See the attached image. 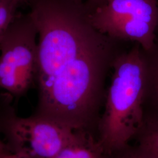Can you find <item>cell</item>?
<instances>
[{
	"mask_svg": "<svg viewBox=\"0 0 158 158\" xmlns=\"http://www.w3.org/2000/svg\"><path fill=\"white\" fill-rule=\"evenodd\" d=\"M78 2H83L90 12L96 8L104 5L107 0H75Z\"/></svg>",
	"mask_w": 158,
	"mask_h": 158,
	"instance_id": "obj_11",
	"label": "cell"
},
{
	"mask_svg": "<svg viewBox=\"0 0 158 158\" xmlns=\"http://www.w3.org/2000/svg\"><path fill=\"white\" fill-rule=\"evenodd\" d=\"M10 152V150L6 143L2 141L0 138V155Z\"/></svg>",
	"mask_w": 158,
	"mask_h": 158,
	"instance_id": "obj_13",
	"label": "cell"
},
{
	"mask_svg": "<svg viewBox=\"0 0 158 158\" xmlns=\"http://www.w3.org/2000/svg\"><path fill=\"white\" fill-rule=\"evenodd\" d=\"M0 158H29L23 155L15 153L8 152L4 153L3 155H0Z\"/></svg>",
	"mask_w": 158,
	"mask_h": 158,
	"instance_id": "obj_12",
	"label": "cell"
},
{
	"mask_svg": "<svg viewBox=\"0 0 158 158\" xmlns=\"http://www.w3.org/2000/svg\"><path fill=\"white\" fill-rule=\"evenodd\" d=\"M38 31L30 14H17L0 40V87L21 97L36 84Z\"/></svg>",
	"mask_w": 158,
	"mask_h": 158,
	"instance_id": "obj_3",
	"label": "cell"
},
{
	"mask_svg": "<svg viewBox=\"0 0 158 158\" xmlns=\"http://www.w3.org/2000/svg\"><path fill=\"white\" fill-rule=\"evenodd\" d=\"M107 155L89 132L77 131L73 139L55 158H107Z\"/></svg>",
	"mask_w": 158,
	"mask_h": 158,
	"instance_id": "obj_7",
	"label": "cell"
},
{
	"mask_svg": "<svg viewBox=\"0 0 158 158\" xmlns=\"http://www.w3.org/2000/svg\"><path fill=\"white\" fill-rule=\"evenodd\" d=\"M21 1H22V2H23V3H26V2H27V0H21Z\"/></svg>",
	"mask_w": 158,
	"mask_h": 158,
	"instance_id": "obj_14",
	"label": "cell"
},
{
	"mask_svg": "<svg viewBox=\"0 0 158 158\" xmlns=\"http://www.w3.org/2000/svg\"><path fill=\"white\" fill-rule=\"evenodd\" d=\"M93 27L109 36L150 48L158 25V0H107L90 14Z\"/></svg>",
	"mask_w": 158,
	"mask_h": 158,
	"instance_id": "obj_4",
	"label": "cell"
},
{
	"mask_svg": "<svg viewBox=\"0 0 158 158\" xmlns=\"http://www.w3.org/2000/svg\"><path fill=\"white\" fill-rule=\"evenodd\" d=\"M21 0H0V40L17 15Z\"/></svg>",
	"mask_w": 158,
	"mask_h": 158,
	"instance_id": "obj_9",
	"label": "cell"
},
{
	"mask_svg": "<svg viewBox=\"0 0 158 158\" xmlns=\"http://www.w3.org/2000/svg\"><path fill=\"white\" fill-rule=\"evenodd\" d=\"M2 124L10 151L29 158H55L77 132L35 114L19 117L12 108L7 110Z\"/></svg>",
	"mask_w": 158,
	"mask_h": 158,
	"instance_id": "obj_5",
	"label": "cell"
},
{
	"mask_svg": "<svg viewBox=\"0 0 158 158\" xmlns=\"http://www.w3.org/2000/svg\"><path fill=\"white\" fill-rule=\"evenodd\" d=\"M98 123V142L108 155L130 147L144 118V65L141 47L134 43L117 59Z\"/></svg>",
	"mask_w": 158,
	"mask_h": 158,
	"instance_id": "obj_2",
	"label": "cell"
},
{
	"mask_svg": "<svg viewBox=\"0 0 158 158\" xmlns=\"http://www.w3.org/2000/svg\"><path fill=\"white\" fill-rule=\"evenodd\" d=\"M107 158H145L135 148H127L118 152L107 155Z\"/></svg>",
	"mask_w": 158,
	"mask_h": 158,
	"instance_id": "obj_10",
	"label": "cell"
},
{
	"mask_svg": "<svg viewBox=\"0 0 158 158\" xmlns=\"http://www.w3.org/2000/svg\"><path fill=\"white\" fill-rule=\"evenodd\" d=\"M156 35H158V25L157 29H156Z\"/></svg>",
	"mask_w": 158,
	"mask_h": 158,
	"instance_id": "obj_15",
	"label": "cell"
},
{
	"mask_svg": "<svg viewBox=\"0 0 158 158\" xmlns=\"http://www.w3.org/2000/svg\"><path fill=\"white\" fill-rule=\"evenodd\" d=\"M141 50L145 73L144 115L158 114V35L150 48Z\"/></svg>",
	"mask_w": 158,
	"mask_h": 158,
	"instance_id": "obj_6",
	"label": "cell"
},
{
	"mask_svg": "<svg viewBox=\"0 0 158 158\" xmlns=\"http://www.w3.org/2000/svg\"><path fill=\"white\" fill-rule=\"evenodd\" d=\"M136 149L145 158H158V114L145 115L143 124L136 136Z\"/></svg>",
	"mask_w": 158,
	"mask_h": 158,
	"instance_id": "obj_8",
	"label": "cell"
},
{
	"mask_svg": "<svg viewBox=\"0 0 158 158\" xmlns=\"http://www.w3.org/2000/svg\"><path fill=\"white\" fill-rule=\"evenodd\" d=\"M26 4L39 36L35 114L88 132L101 117L106 80L114 63L134 43L95 28L83 2L27 0Z\"/></svg>",
	"mask_w": 158,
	"mask_h": 158,
	"instance_id": "obj_1",
	"label": "cell"
}]
</instances>
